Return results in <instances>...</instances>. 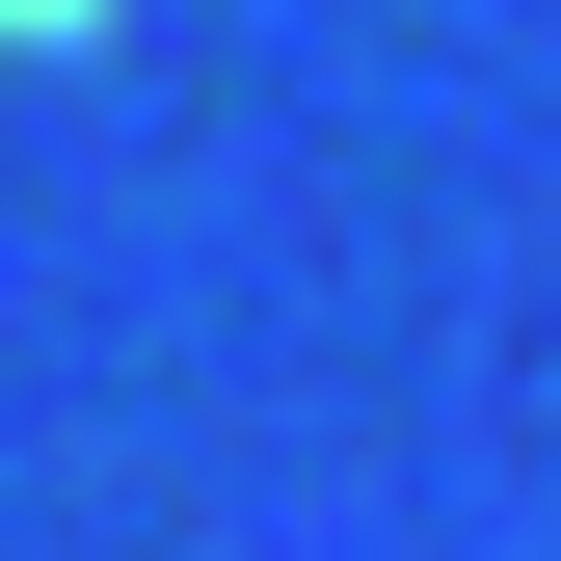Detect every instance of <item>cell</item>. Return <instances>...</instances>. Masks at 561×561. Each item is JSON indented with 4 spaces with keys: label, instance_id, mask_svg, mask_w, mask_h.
<instances>
[{
    "label": "cell",
    "instance_id": "obj_1",
    "mask_svg": "<svg viewBox=\"0 0 561 561\" xmlns=\"http://www.w3.org/2000/svg\"><path fill=\"white\" fill-rule=\"evenodd\" d=\"M134 27V0H0V54H107Z\"/></svg>",
    "mask_w": 561,
    "mask_h": 561
}]
</instances>
